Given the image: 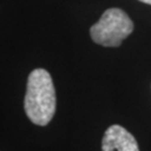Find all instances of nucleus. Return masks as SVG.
I'll return each mask as SVG.
<instances>
[{
    "label": "nucleus",
    "mask_w": 151,
    "mask_h": 151,
    "mask_svg": "<svg viewBox=\"0 0 151 151\" xmlns=\"http://www.w3.org/2000/svg\"><path fill=\"white\" fill-rule=\"evenodd\" d=\"M25 112L34 124H48L56 110V93L52 76L44 68H36L28 76Z\"/></svg>",
    "instance_id": "f257e3e1"
},
{
    "label": "nucleus",
    "mask_w": 151,
    "mask_h": 151,
    "mask_svg": "<svg viewBox=\"0 0 151 151\" xmlns=\"http://www.w3.org/2000/svg\"><path fill=\"white\" fill-rule=\"evenodd\" d=\"M133 32V22L119 8H110L91 27V37L94 43L105 47H118L123 39Z\"/></svg>",
    "instance_id": "f03ea898"
},
{
    "label": "nucleus",
    "mask_w": 151,
    "mask_h": 151,
    "mask_svg": "<svg viewBox=\"0 0 151 151\" xmlns=\"http://www.w3.org/2000/svg\"><path fill=\"white\" fill-rule=\"evenodd\" d=\"M102 151H140L135 138L123 127L113 124L104 132Z\"/></svg>",
    "instance_id": "7ed1b4c3"
},
{
    "label": "nucleus",
    "mask_w": 151,
    "mask_h": 151,
    "mask_svg": "<svg viewBox=\"0 0 151 151\" xmlns=\"http://www.w3.org/2000/svg\"><path fill=\"white\" fill-rule=\"evenodd\" d=\"M141 2H145V4H148V5H151V0H140Z\"/></svg>",
    "instance_id": "20e7f679"
}]
</instances>
